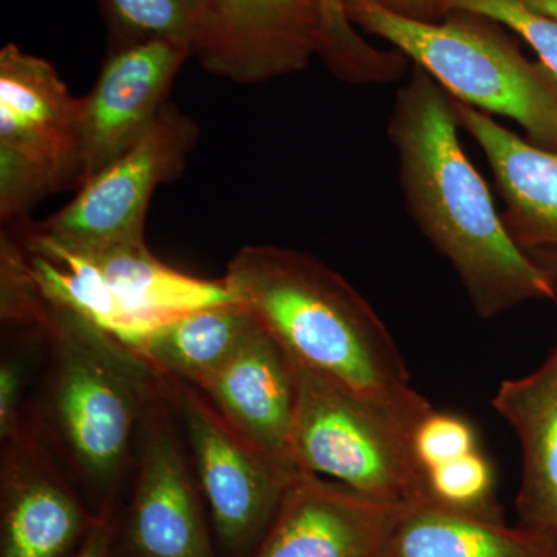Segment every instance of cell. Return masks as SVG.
Masks as SVG:
<instances>
[{
    "label": "cell",
    "mask_w": 557,
    "mask_h": 557,
    "mask_svg": "<svg viewBox=\"0 0 557 557\" xmlns=\"http://www.w3.org/2000/svg\"><path fill=\"white\" fill-rule=\"evenodd\" d=\"M458 129L454 98L416 65L387 124L410 218L456 271L480 318L556 300L547 274L509 236Z\"/></svg>",
    "instance_id": "obj_1"
},
{
    "label": "cell",
    "mask_w": 557,
    "mask_h": 557,
    "mask_svg": "<svg viewBox=\"0 0 557 557\" xmlns=\"http://www.w3.org/2000/svg\"><path fill=\"white\" fill-rule=\"evenodd\" d=\"M223 278L288 357L379 406L409 438L434 409L410 384L373 307L321 260L298 249L247 245Z\"/></svg>",
    "instance_id": "obj_2"
},
{
    "label": "cell",
    "mask_w": 557,
    "mask_h": 557,
    "mask_svg": "<svg viewBox=\"0 0 557 557\" xmlns=\"http://www.w3.org/2000/svg\"><path fill=\"white\" fill-rule=\"evenodd\" d=\"M40 343L42 391L39 408L28 413L100 515L119 505L143 420L163 395V375L138 351L53 300Z\"/></svg>",
    "instance_id": "obj_3"
},
{
    "label": "cell",
    "mask_w": 557,
    "mask_h": 557,
    "mask_svg": "<svg viewBox=\"0 0 557 557\" xmlns=\"http://www.w3.org/2000/svg\"><path fill=\"white\" fill-rule=\"evenodd\" d=\"M346 7L355 27L401 51L450 97L507 116L531 145L557 150V79L541 62L528 61L497 22L458 11L418 21L381 0H346Z\"/></svg>",
    "instance_id": "obj_4"
},
{
    "label": "cell",
    "mask_w": 557,
    "mask_h": 557,
    "mask_svg": "<svg viewBox=\"0 0 557 557\" xmlns=\"http://www.w3.org/2000/svg\"><path fill=\"white\" fill-rule=\"evenodd\" d=\"M289 358L295 383L292 456L321 475L388 505L424 496L410 438L372 401Z\"/></svg>",
    "instance_id": "obj_5"
},
{
    "label": "cell",
    "mask_w": 557,
    "mask_h": 557,
    "mask_svg": "<svg viewBox=\"0 0 557 557\" xmlns=\"http://www.w3.org/2000/svg\"><path fill=\"white\" fill-rule=\"evenodd\" d=\"M197 138L196 123L168 102L137 145L83 183L61 211L28 228L47 244L79 256L143 244L153 194L182 175Z\"/></svg>",
    "instance_id": "obj_6"
},
{
    "label": "cell",
    "mask_w": 557,
    "mask_h": 557,
    "mask_svg": "<svg viewBox=\"0 0 557 557\" xmlns=\"http://www.w3.org/2000/svg\"><path fill=\"white\" fill-rule=\"evenodd\" d=\"M163 395L185 429L220 547L248 557L299 472L285 471L252 448L193 384L163 375Z\"/></svg>",
    "instance_id": "obj_7"
},
{
    "label": "cell",
    "mask_w": 557,
    "mask_h": 557,
    "mask_svg": "<svg viewBox=\"0 0 557 557\" xmlns=\"http://www.w3.org/2000/svg\"><path fill=\"white\" fill-rule=\"evenodd\" d=\"M174 417L161 395L143 420L134 491L116 536L124 557H218Z\"/></svg>",
    "instance_id": "obj_8"
},
{
    "label": "cell",
    "mask_w": 557,
    "mask_h": 557,
    "mask_svg": "<svg viewBox=\"0 0 557 557\" xmlns=\"http://www.w3.org/2000/svg\"><path fill=\"white\" fill-rule=\"evenodd\" d=\"M97 518L28 413L2 443L0 557H73Z\"/></svg>",
    "instance_id": "obj_9"
},
{
    "label": "cell",
    "mask_w": 557,
    "mask_h": 557,
    "mask_svg": "<svg viewBox=\"0 0 557 557\" xmlns=\"http://www.w3.org/2000/svg\"><path fill=\"white\" fill-rule=\"evenodd\" d=\"M193 47L152 39L110 50L79 112V185L148 134Z\"/></svg>",
    "instance_id": "obj_10"
},
{
    "label": "cell",
    "mask_w": 557,
    "mask_h": 557,
    "mask_svg": "<svg viewBox=\"0 0 557 557\" xmlns=\"http://www.w3.org/2000/svg\"><path fill=\"white\" fill-rule=\"evenodd\" d=\"M318 42L313 0H208L194 54L211 75L259 84L306 69Z\"/></svg>",
    "instance_id": "obj_11"
},
{
    "label": "cell",
    "mask_w": 557,
    "mask_h": 557,
    "mask_svg": "<svg viewBox=\"0 0 557 557\" xmlns=\"http://www.w3.org/2000/svg\"><path fill=\"white\" fill-rule=\"evenodd\" d=\"M398 507L300 471L248 557H384Z\"/></svg>",
    "instance_id": "obj_12"
},
{
    "label": "cell",
    "mask_w": 557,
    "mask_h": 557,
    "mask_svg": "<svg viewBox=\"0 0 557 557\" xmlns=\"http://www.w3.org/2000/svg\"><path fill=\"white\" fill-rule=\"evenodd\" d=\"M79 112L49 61L14 44L0 50V146L42 164L62 188L79 185Z\"/></svg>",
    "instance_id": "obj_13"
},
{
    "label": "cell",
    "mask_w": 557,
    "mask_h": 557,
    "mask_svg": "<svg viewBox=\"0 0 557 557\" xmlns=\"http://www.w3.org/2000/svg\"><path fill=\"white\" fill-rule=\"evenodd\" d=\"M196 387L252 448L285 471L300 472L289 443L295 408L292 366L262 325Z\"/></svg>",
    "instance_id": "obj_14"
},
{
    "label": "cell",
    "mask_w": 557,
    "mask_h": 557,
    "mask_svg": "<svg viewBox=\"0 0 557 557\" xmlns=\"http://www.w3.org/2000/svg\"><path fill=\"white\" fill-rule=\"evenodd\" d=\"M454 102L460 129L482 148L496 178L509 236L522 249L557 248V150L537 148L486 113Z\"/></svg>",
    "instance_id": "obj_15"
},
{
    "label": "cell",
    "mask_w": 557,
    "mask_h": 557,
    "mask_svg": "<svg viewBox=\"0 0 557 557\" xmlns=\"http://www.w3.org/2000/svg\"><path fill=\"white\" fill-rule=\"evenodd\" d=\"M493 406L522 445L519 527L557 542V346L530 375L505 380Z\"/></svg>",
    "instance_id": "obj_16"
},
{
    "label": "cell",
    "mask_w": 557,
    "mask_h": 557,
    "mask_svg": "<svg viewBox=\"0 0 557 557\" xmlns=\"http://www.w3.org/2000/svg\"><path fill=\"white\" fill-rule=\"evenodd\" d=\"M384 557H557V542L416 500L399 505Z\"/></svg>",
    "instance_id": "obj_17"
},
{
    "label": "cell",
    "mask_w": 557,
    "mask_h": 557,
    "mask_svg": "<svg viewBox=\"0 0 557 557\" xmlns=\"http://www.w3.org/2000/svg\"><path fill=\"white\" fill-rule=\"evenodd\" d=\"M83 258L100 270L123 306L150 332L189 311L239 300L225 278L211 281L172 269L150 252L146 242Z\"/></svg>",
    "instance_id": "obj_18"
},
{
    "label": "cell",
    "mask_w": 557,
    "mask_h": 557,
    "mask_svg": "<svg viewBox=\"0 0 557 557\" xmlns=\"http://www.w3.org/2000/svg\"><path fill=\"white\" fill-rule=\"evenodd\" d=\"M247 304H219L189 311L153 329L139 355L157 372L200 384L260 329Z\"/></svg>",
    "instance_id": "obj_19"
},
{
    "label": "cell",
    "mask_w": 557,
    "mask_h": 557,
    "mask_svg": "<svg viewBox=\"0 0 557 557\" xmlns=\"http://www.w3.org/2000/svg\"><path fill=\"white\" fill-rule=\"evenodd\" d=\"M313 2L319 17L318 57L332 75L354 86L392 83L405 75L408 58L395 49H376L362 38L348 17L346 0Z\"/></svg>",
    "instance_id": "obj_20"
},
{
    "label": "cell",
    "mask_w": 557,
    "mask_h": 557,
    "mask_svg": "<svg viewBox=\"0 0 557 557\" xmlns=\"http://www.w3.org/2000/svg\"><path fill=\"white\" fill-rule=\"evenodd\" d=\"M112 50L152 39L188 42L194 50L208 0H101Z\"/></svg>",
    "instance_id": "obj_21"
},
{
    "label": "cell",
    "mask_w": 557,
    "mask_h": 557,
    "mask_svg": "<svg viewBox=\"0 0 557 557\" xmlns=\"http://www.w3.org/2000/svg\"><path fill=\"white\" fill-rule=\"evenodd\" d=\"M421 500L450 511L502 520L494 493V471L482 450L454 458L424 472Z\"/></svg>",
    "instance_id": "obj_22"
},
{
    "label": "cell",
    "mask_w": 557,
    "mask_h": 557,
    "mask_svg": "<svg viewBox=\"0 0 557 557\" xmlns=\"http://www.w3.org/2000/svg\"><path fill=\"white\" fill-rule=\"evenodd\" d=\"M471 13L497 22L525 40L539 62L557 79V20L528 5L527 0H445V16Z\"/></svg>",
    "instance_id": "obj_23"
},
{
    "label": "cell",
    "mask_w": 557,
    "mask_h": 557,
    "mask_svg": "<svg viewBox=\"0 0 557 557\" xmlns=\"http://www.w3.org/2000/svg\"><path fill=\"white\" fill-rule=\"evenodd\" d=\"M62 189L47 168L0 146V222L2 228H21L30 223V212L39 201Z\"/></svg>",
    "instance_id": "obj_24"
},
{
    "label": "cell",
    "mask_w": 557,
    "mask_h": 557,
    "mask_svg": "<svg viewBox=\"0 0 557 557\" xmlns=\"http://www.w3.org/2000/svg\"><path fill=\"white\" fill-rule=\"evenodd\" d=\"M410 446L423 475L429 469L479 449L478 435L469 421L435 409L413 429Z\"/></svg>",
    "instance_id": "obj_25"
},
{
    "label": "cell",
    "mask_w": 557,
    "mask_h": 557,
    "mask_svg": "<svg viewBox=\"0 0 557 557\" xmlns=\"http://www.w3.org/2000/svg\"><path fill=\"white\" fill-rule=\"evenodd\" d=\"M25 364L20 355L3 354L0 361V440L13 438L27 424L24 409Z\"/></svg>",
    "instance_id": "obj_26"
},
{
    "label": "cell",
    "mask_w": 557,
    "mask_h": 557,
    "mask_svg": "<svg viewBox=\"0 0 557 557\" xmlns=\"http://www.w3.org/2000/svg\"><path fill=\"white\" fill-rule=\"evenodd\" d=\"M119 508L104 509L73 557H112L120 530Z\"/></svg>",
    "instance_id": "obj_27"
},
{
    "label": "cell",
    "mask_w": 557,
    "mask_h": 557,
    "mask_svg": "<svg viewBox=\"0 0 557 557\" xmlns=\"http://www.w3.org/2000/svg\"><path fill=\"white\" fill-rule=\"evenodd\" d=\"M387 9L424 22H438L445 17V0H381Z\"/></svg>",
    "instance_id": "obj_28"
},
{
    "label": "cell",
    "mask_w": 557,
    "mask_h": 557,
    "mask_svg": "<svg viewBox=\"0 0 557 557\" xmlns=\"http://www.w3.org/2000/svg\"><path fill=\"white\" fill-rule=\"evenodd\" d=\"M527 255L530 256L534 262L544 270L549 281L553 282L557 289V248L556 247H541L525 249Z\"/></svg>",
    "instance_id": "obj_29"
},
{
    "label": "cell",
    "mask_w": 557,
    "mask_h": 557,
    "mask_svg": "<svg viewBox=\"0 0 557 557\" xmlns=\"http://www.w3.org/2000/svg\"><path fill=\"white\" fill-rule=\"evenodd\" d=\"M528 5L557 20V0H527Z\"/></svg>",
    "instance_id": "obj_30"
}]
</instances>
